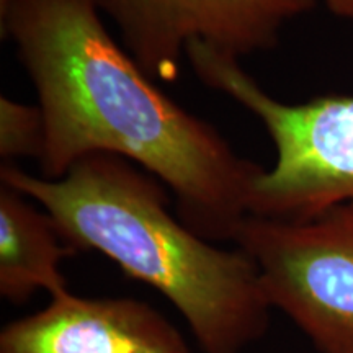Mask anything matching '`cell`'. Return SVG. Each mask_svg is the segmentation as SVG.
I'll use <instances>...</instances> for the list:
<instances>
[{"instance_id":"cell-1","label":"cell","mask_w":353,"mask_h":353,"mask_svg":"<svg viewBox=\"0 0 353 353\" xmlns=\"http://www.w3.org/2000/svg\"><path fill=\"white\" fill-rule=\"evenodd\" d=\"M99 0H0L44 118L41 176L63 179L92 154H113L175 195L180 219L208 241H232L263 167L151 81L100 19Z\"/></svg>"},{"instance_id":"cell-2","label":"cell","mask_w":353,"mask_h":353,"mask_svg":"<svg viewBox=\"0 0 353 353\" xmlns=\"http://www.w3.org/2000/svg\"><path fill=\"white\" fill-rule=\"evenodd\" d=\"M10 185L51 216L74 250H95L174 306L201 353H244L270 329L273 307L244 250L221 249L170 213L156 176L92 154L48 180L2 164Z\"/></svg>"},{"instance_id":"cell-3","label":"cell","mask_w":353,"mask_h":353,"mask_svg":"<svg viewBox=\"0 0 353 353\" xmlns=\"http://www.w3.org/2000/svg\"><path fill=\"white\" fill-rule=\"evenodd\" d=\"M187 59L206 87L252 113L275 148L273 165L252 183L249 216L306 221L335 206H353V97L285 103L242 68L239 57L195 43Z\"/></svg>"},{"instance_id":"cell-4","label":"cell","mask_w":353,"mask_h":353,"mask_svg":"<svg viewBox=\"0 0 353 353\" xmlns=\"http://www.w3.org/2000/svg\"><path fill=\"white\" fill-rule=\"evenodd\" d=\"M234 244L252 259L273 311L319 353H353V206L306 221L247 216Z\"/></svg>"},{"instance_id":"cell-5","label":"cell","mask_w":353,"mask_h":353,"mask_svg":"<svg viewBox=\"0 0 353 353\" xmlns=\"http://www.w3.org/2000/svg\"><path fill=\"white\" fill-rule=\"evenodd\" d=\"M123 46L154 82L182 74L190 44L236 57L275 48L283 26L316 0H99Z\"/></svg>"},{"instance_id":"cell-6","label":"cell","mask_w":353,"mask_h":353,"mask_svg":"<svg viewBox=\"0 0 353 353\" xmlns=\"http://www.w3.org/2000/svg\"><path fill=\"white\" fill-rule=\"evenodd\" d=\"M0 353H193L183 334L136 298H85L70 291L6 324Z\"/></svg>"},{"instance_id":"cell-7","label":"cell","mask_w":353,"mask_h":353,"mask_svg":"<svg viewBox=\"0 0 353 353\" xmlns=\"http://www.w3.org/2000/svg\"><path fill=\"white\" fill-rule=\"evenodd\" d=\"M74 252L41 206L0 183V296L23 304L38 291L68 293L61 265Z\"/></svg>"},{"instance_id":"cell-8","label":"cell","mask_w":353,"mask_h":353,"mask_svg":"<svg viewBox=\"0 0 353 353\" xmlns=\"http://www.w3.org/2000/svg\"><path fill=\"white\" fill-rule=\"evenodd\" d=\"M46 141L41 108L0 97V156L3 164L15 159H41Z\"/></svg>"},{"instance_id":"cell-9","label":"cell","mask_w":353,"mask_h":353,"mask_svg":"<svg viewBox=\"0 0 353 353\" xmlns=\"http://www.w3.org/2000/svg\"><path fill=\"white\" fill-rule=\"evenodd\" d=\"M324 3L334 15L353 21V0H324Z\"/></svg>"}]
</instances>
